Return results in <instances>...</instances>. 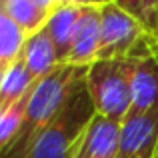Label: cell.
<instances>
[{"label": "cell", "instance_id": "5bb4252c", "mask_svg": "<svg viewBox=\"0 0 158 158\" xmlns=\"http://www.w3.org/2000/svg\"><path fill=\"white\" fill-rule=\"evenodd\" d=\"M32 88H34V86H32ZM30 94H32V90L26 96L20 98L18 102H14V104H10L8 108L0 110V152H4L10 146L12 140L16 138V134H18L20 128H22Z\"/></svg>", "mask_w": 158, "mask_h": 158}, {"label": "cell", "instance_id": "7a4b0ae2", "mask_svg": "<svg viewBox=\"0 0 158 158\" xmlns=\"http://www.w3.org/2000/svg\"><path fill=\"white\" fill-rule=\"evenodd\" d=\"M96 116L86 82L68 98L54 120L40 132L28 158H74L88 124Z\"/></svg>", "mask_w": 158, "mask_h": 158}, {"label": "cell", "instance_id": "52a82bcc", "mask_svg": "<svg viewBox=\"0 0 158 158\" xmlns=\"http://www.w3.org/2000/svg\"><path fill=\"white\" fill-rule=\"evenodd\" d=\"M158 108V48L134 56L132 106L128 116L146 114Z\"/></svg>", "mask_w": 158, "mask_h": 158}, {"label": "cell", "instance_id": "9a60e30c", "mask_svg": "<svg viewBox=\"0 0 158 158\" xmlns=\"http://www.w3.org/2000/svg\"><path fill=\"white\" fill-rule=\"evenodd\" d=\"M122 10L130 12L148 32L158 36V0H114Z\"/></svg>", "mask_w": 158, "mask_h": 158}, {"label": "cell", "instance_id": "ba28073f", "mask_svg": "<svg viewBox=\"0 0 158 158\" xmlns=\"http://www.w3.org/2000/svg\"><path fill=\"white\" fill-rule=\"evenodd\" d=\"M120 124L122 122L96 114L82 134L74 158H116L120 142Z\"/></svg>", "mask_w": 158, "mask_h": 158}, {"label": "cell", "instance_id": "e0dca14e", "mask_svg": "<svg viewBox=\"0 0 158 158\" xmlns=\"http://www.w3.org/2000/svg\"><path fill=\"white\" fill-rule=\"evenodd\" d=\"M62 4H76V6H104L114 0H60Z\"/></svg>", "mask_w": 158, "mask_h": 158}, {"label": "cell", "instance_id": "277c9868", "mask_svg": "<svg viewBox=\"0 0 158 158\" xmlns=\"http://www.w3.org/2000/svg\"><path fill=\"white\" fill-rule=\"evenodd\" d=\"M100 14L102 28L98 60L134 58L158 48V36L148 32L138 18L122 10L116 2L104 4Z\"/></svg>", "mask_w": 158, "mask_h": 158}, {"label": "cell", "instance_id": "6da1fadb", "mask_svg": "<svg viewBox=\"0 0 158 158\" xmlns=\"http://www.w3.org/2000/svg\"><path fill=\"white\" fill-rule=\"evenodd\" d=\"M86 70L70 64H60L32 88L26 106L24 124L12 144L2 152V158H28L40 132L64 108L68 98L86 82Z\"/></svg>", "mask_w": 158, "mask_h": 158}, {"label": "cell", "instance_id": "ac0fdd59", "mask_svg": "<svg viewBox=\"0 0 158 158\" xmlns=\"http://www.w3.org/2000/svg\"><path fill=\"white\" fill-rule=\"evenodd\" d=\"M0 2H4V0H0Z\"/></svg>", "mask_w": 158, "mask_h": 158}, {"label": "cell", "instance_id": "2e32d148", "mask_svg": "<svg viewBox=\"0 0 158 158\" xmlns=\"http://www.w3.org/2000/svg\"><path fill=\"white\" fill-rule=\"evenodd\" d=\"M32 2H34L36 6H38L40 10H42V12H46L48 16H52V12H54V10H56V8L62 4L60 0H32Z\"/></svg>", "mask_w": 158, "mask_h": 158}, {"label": "cell", "instance_id": "8fae6325", "mask_svg": "<svg viewBox=\"0 0 158 158\" xmlns=\"http://www.w3.org/2000/svg\"><path fill=\"white\" fill-rule=\"evenodd\" d=\"M36 78L28 70L24 58L20 56L14 64H10L6 70H2V80H0V110L8 108L10 104L18 102L22 96H26L36 84Z\"/></svg>", "mask_w": 158, "mask_h": 158}, {"label": "cell", "instance_id": "30bf717a", "mask_svg": "<svg viewBox=\"0 0 158 158\" xmlns=\"http://www.w3.org/2000/svg\"><path fill=\"white\" fill-rule=\"evenodd\" d=\"M80 10L82 6H76V4H60L46 22V30L50 34L54 46H56L58 58H60L62 64H66V60H68L72 34L78 18H80Z\"/></svg>", "mask_w": 158, "mask_h": 158}, {"label": "cell", "instance_id": "8992f818", "mask_svg": "<svg viewBox=\"0 0 158 158\" xmlns=\"http://www.w3.org/2000/svg\"><path fill=\"white\" fill-rule=\"evenodd\" d=\"M102 6H82L80 18L76 22L66 64L76 68H88L98 60L100 54V28H102Z\"/></svg>", "mask_w": 158, "mask_h": 158}, {"label": "cell", "instance_id": "3957f363", "mask_svg": "<svg viewBox=\"0 0 158 158\" xmlns=\"http://www.w3.org/2000/svg\"><path fill=\"white\" fill-rule=\"evenodd\" d=\"M134 58L96 60L86 70V90L98 116L122 122L132 106Z\"/></svg>", "mask_w": 158, "mask_h": 158}, {"label": "cell", "instance_id": "9c48e42d", "mask_svg": "<svg viewBox=\"0 0 158 158\" xmlns=\"http://www.w3.org/2000/svg\"><path fill=\"white\" fill-rule=\"evenodd\" d=\"M22 58L36 80H42L44 76H48L54 68H58L62 64L60 58H58V50L54 46L46 26L42 30H38L36 34L28 36Z\"/></svg>", "mask_w": 158, "mask_h": 158}, {"label": "cell", "instance_id": "5b68a950", "mask_svg": "<svg viewBox=\"0 0 158 158\" xmlns=\"http://www.w3.org/2000/svg\"><path fill=\"white\" fill-rule=\"evenodd\" d=\"M116 158H158V108L122 120Z\"/></svg>", "mask_w": 158, "mask_h": 158}, {"label": "cell", "instance_id": "7c38bea8", "mask_svg": "<svg viewBox=\"0 0 158 158\" xmlns=\"http://www.w3.org/2000/svg\"><path fill=\"white\" fill-rule=\"evenodd\" d=\"M0 12L6 14L10 20H14L28 36L42 30L50 18L32 0H4L0 2Z\"/></svg>", "mask_w": 158, "mask_h": 158}, {"label": "cell", "instance_id": "4fadbf2b", "mask_svg": "<svg viewBox=\"0 0 158 158\" xmlns=\"http://www.w3.org/2000/svg\"><path fill=\"white\" fill-rule=\"evenodd\" d=\"M28 34L6 14L0 12V72L24 54Z\"/></svg>", "mask_w": 158, "mask_h": 158}]
</instances>
